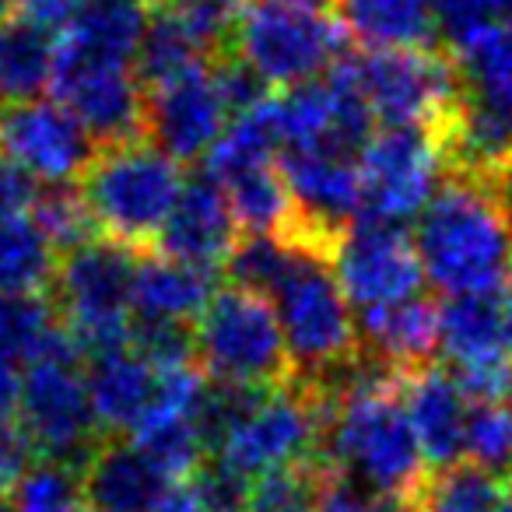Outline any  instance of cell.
Returning <instances> with one entry per match:
<instances>
[{
	"label": "cell",
	"mask_w": 512,
	"mask_h": 512,
	"mask_svg": "<svg viewBox=\"0 0 512 512\" xmlns=\"http://www.w3.org/2000/svg\"><path fill=\"white\" fill-rule=\"evenodd\" d=\"M36 446L22 421H0V491H15L22 477L36 467Z\"/></svg>",
	"instance_id": "obj_38"
},
{
	"label": "cell",
	"mask_w": 512,
	"mask_h": 512,
	"mask_svg": "<svg viewBox=\"0 0 512 512\" xmlns=\"http://www.w3.org/2000/svg\"><path fill=\"white\" fill-rule=\"evenodd\" d=\"M81 502V470L53 460L36 463L15 488L18 512H78Z\"/></svg>",
	"instance_id": "obj_36"
},
{
	"label": "cell",
	"mask_w": 512,
	"mask_h": 512,
	"mask_svg": "<svg viewBox=\"0 0 512 512\" xmlns=\"http://www.w3.org/2000/svg\"><path fill=\"white\" fill-rule=\"evenodd\" d=\"M151 512H207V509H204V498H200L197 484H193V477H190V481H172Z\"/></svg>",
	"instance_id": "obj_42"
},
{
	"label": "cell",
	"mask_w": 512,
	"mask_h": 512,
	"mask_svg": "<svg viewBox=\"0 0 512 512\" xmlns=\"http://www.w3.org/2000/svg\"><path fill=\"white\" fill-rule=\"evenodd\" d=\"M22 404V376H18V365L0 362V421H11Z\"/></svg>",
	"instance_id": "obj_43"
},
{
	"label": "cell",
	"mask_w": 512,
	"mask_h": 512,
	"mask_svg": "<svg viewBox=\"0 0 512 512\" xmlns=\"http://www.w3.org/2000/svg\"><path fill=\"white\" fill-rule=\"evenodd\" d=\"M158 390V369L134 348L88 362V397L102 435H123L144 421Z\"/></svg>",
	"instance_id": "obj_19"
},
{
	"label": "cell",
	"mask_w": 512,
	"mask_h": 512,
	"mask_svg": "<svg viewBox=\"0 0 512 512\" xmlns=\"http://www.w3.org/2000/svg\"><path fill=\"white\" fill-rule=\"evenodd\" d=\"M218 50L190 25V18L172 4H148V29L137 50V78L144 92L162 88L200 67H211Z\"/></svg>",
	"instance_id": "obj_22"
},
{
	"label": "cell",
	"mask_w": 512,
	"mask_h": 512,
	"mask_svg": "<svg viewBox=\"0 0 512 512\" xmlns=\"http://www.w3.org/2000/svg\"><path fill=\"white\" fill-rule=\"evenodd\" d=\"M242 239V228L235 221V211L228 204L225 186L211 172H193L165 221L162 235L155 242V253L169 260H183L193 267L218 271L225 267L228 253Z\"/></svg>",
	"instance_id": "obj_13"
},
{
	"label": "cell",
	"mask_w": 512,
	"mask_h": 512,
	"mask_svg": "<svg viewBox=\"0 0 512 512\" xmlns=\"http://www.w3.org/2000/svg\"><path fill=\"white\" fill-rule=\"evenodd\" d=\"M197 365L207 379L288 390L299 379L274 299L239 285H221L200 313Z\"/></svg>",
	"instance_id": "obj_3"
},
{
	"label": "cell",
	"mask_w": 512,
	"mask_h": 512,
	"mask_svg": "<svg viewBox=\"0 0 512 512\" xmlns=\"http://www.w3.org/2000/svg\"><path fill=\"white\" fill-rule=\"evenodd\" d=\"M404 400L411 414L414 435L425 453V463L432 470L460 463L467 453V404L463 390L456 386L453 372L442 362L421 365L407 372L404 379Z\"/></svg>",
	"instance_id": "obj_15"
},
{
	"label": "cell",
	"mask_w": 512,
	"mask_h": 512,
	"mask_svg": "<svg viewBox=\"0 0 512 512\" xmlns=\"http://www.w3.org/2000/svg\"><path fill=\"white\" fill-rule=\"evenodd\" d=\"M362 172V221L404 225L421 214L439 190V148L421 127H383L358 155Z\"/></svg>",
	"instance_id": "obj_8"
},
{
	"label": "cell",
	"mask_w": 512,
	"mask_h": 512,
	"mask_svg": "<svg viewBox=\"0 0 512 512\" xmlns=\"http://www.w3.org/2000/svg\"><path fill=\"white\" fill-rule=\"evenodd\" d=\"M148 4H186V0H148ZM211 4H228V8H242L246 0H211Z\"/></svg>",
	"instance_id": "obj_45"
},
{
	"label": "cell",
	"mask_w": 512,
	"mask_h": 512,
	"mask_svg": "<svg viewBox=\"0 0 512 512\" xmlns=\"http://www.w3.org/2000/svg\"><path fill=\"white\" fill-rule=\"evenodd\" d=\"M0 99H4V78H0ZM0 109H4V106H0Z\"/></svg>",
	"instance_id": "obj_51"
},
{
	"label": "cell",
	"mask_w": 512,
	"mask_h": 512,
	"mask_svg": "<svg viewBox=\"0 0 512 512\" xmlns=\"http://www.w3.org/2000/svg\"><path fill=\"white\" fill-rule=\"evenodd\" d=\"M509 404H512V386H509Z\"/></svg>",
	"instance_id": "obj_52"
},
{
	"label": "cell",
	"mask_w": 512,
	"mask_h": 512,
	"mask_svg": "<svg viewBox=\"0 0 512 512\" xmlns=\"http://www.w3.org/2000/svg\"><path fill=\"white\" fill-rule=\"evenodd\" d=\"M509 288H512V278H509Z\"/></svg>",
	"instance_id": "obj_53"
},
{
	"label": "cell",
	"mask_w": 512,
	"mask_h": 512,
	"mask_svg": "<svg viewBox=\"0 0 512 512\" xmlns=\"http://www.w3.org/2000/svg\"><path fill=\"white\" fill-rule=\"evenodd\" d=\"M302 4H313V8H320V11H330V8H334V0H302Z\"/></svg>",
	"instance_id": "obj_48"
},
{
	"label": "cell",
	"mask_w": 512,
	"mask_h": 512,
	"mask_svg": "<svg viewBox=\"0 0 512 512\" xmlns=\"http://www.w3.org/2000/svg\"><path fill=\"white\" fill-rule=\"evenodd\" d=\"M376 120L383 127L439 130L467 102L470 81L449 46L428 50H365L355 57Z\"/></svg>",
	"instance_id": "obj_6"
},
{
	"label": "cell",
	"mask_w": 512,
	"mask_h": 512,
	"mask_svg": "<svg viewBox=\"0 0 512 512\" xmlns=\"http://www.w3.org/2000/svg\"><path fill=\"white\" fill-rule=\"evenodd\" d=\"M414 246L428 281L449 295H498L512 278V197L460 176H442Z\"/></svg>",
	"instance_id": "obj_1"
},
{
	"label": "cell",
	"mask_w": 512,
	"mask_h": 512,
	"mask_svg": "<svg viewBox=\"0 0 512 512\" xmlns=\"http://www.w3.org/2000/svg\"><path fill=\"white\" fill-rule=\"evenodd\" d=\"M491 22H512V0H481Z\"/></svg>",
	"instance_id": "obj_44"
},
{
	"label": "cell",
	"mask_w": 512,
	"mask_h": 512,
	"mask_svg": "<svg viewBox=\"0 0 512 512\" xmlns=\"http://www.w3.org/2000/svg\"><path fill=\"white\" fill-rule=\"evenodd\" d=\"M505 330H509V348H512V299L505 302Z\"/></svg>",
	"instance_id": "obj_47"
},
{
	"label": "cell",
	"mask_w": 512,
	"mask_h": 512,
	"mask_svg": "<svg viewBox=\"0 0 512 512\" xmlns=\"http://www.w3.org/2000/svg\"><path fill=\"white\" fill-rule=\"evenodd\" d=\"M18 421L29 432L39 460L67 463L74 470L85 467L102 439L81 365L32 362L22 379Z\"/></svg>",
	"instance_id": "obj_7"
},
{
	"label": "cell",
	"mask_w": 512,
	"mask_h": 512,
	"mask_svg": "<svg viewBox=\"0 0 512 512\" xmlns=\"http://www.w3.org/2000/svg\"><path fill=\"white\" fill-rule=\"evenodd\" d=\"M498 512H512V491L509 488H505V502H502V509H498Z\"/></svg>",
	"instance_id": "obj_49"
},
{
	"label": "cell",
	"mask_w": 512,
	"mask_h": 512,
	"mask_svg": "<svg viewBox=\"0 0 512 512\" xmlns=\"http://www.w3.org/2000/svg\"><path fill=\"white\" fill-rule=\"evenodd\" d=\"M134 442L148 463L165 477V481H190L200 467L207 463V449L200 442L193 418H162V421H144L134 432Z\"/></svg>",
	"instance_id": "obj_27"
},
{
	"label": "cell",
	"mask_w": 512,
	"mask_h": 512,
	"mask_svg": "<svg viewBox=\"0 0 512 512\" xmlns=\"http://www.w3.org/2000/svg\"><path fill=\"white\" fill-rule=\"evenodd\" d=\"M274 390H260V386H242L228 383V379H207L200 400L193 407V428H197L200 442H204L207 456H214L225 439L264 404Z\"/></svg>",
	"instance_id": "obj_29"
},
{
	"label": "cell",
	"mask_w": 512,
	"mask_h": 512,
	"mask_svg": "<svg viewBox=\"0 0 512 512\" xmlns=\"http://www.w3.org/2000/svg\"><path fill=\"white\" fill-rule=\"evenodd\" d=\"M57 323L60 313L50 295L0 292V362L29 365Z\"/></svg>",
	"instance_id": "obj_28"
},
{
	"label": "cell",
	"mask_w": 512,
	"mask_h": 512,
	"mask_svg": "<svg viewBox=\"0 0 512 512\" xmlns=\"http://www.w3.org/2000/svg\"><path fill=\"white\" fill-rule=\"evenodd\" d=\"M442 351L449 369H484L509 365V330L505 302L498 295H453L442 306Z\"/></svg>",
	"instance_id": "obj_20"
},
{
	"label": "cell",
	"mask_w": 512,
	"mask_h": 512,
	"mask_svg": "<svg viewBox=\"0 0 512 512\" xmlns=\"http://www.w3.org/2000/svg\"><path fill=\"white\" fill-rule=\"evenodd\" d=\"M50 95L99 148L148 141V92L130 67H88L50 81Z\"/></svg>",
	"instance_id": "obj_11"
},
{
	"label": "cell",
	"mask_w": 512,
	"mask_h": 512,
	"mask_svg": "<svg viewBox=\"0 0 512 512\" xmlns=\"http://www.w3.org/2000/svg\"><path fill=\"white\" fill-rule=\"evenodd\" d=\"M505 502V477L474 460L428 470L411 512H498Z\"/></svg>",
	"instance_id": "obj_24"
},
{
	"label": "cell",
	"mask_w": 512,
	"mask_h": 512,
	"mask_svg": "<svg viewBox=\"0 0 512 512\" xmlns=\"http://www.w3.org/2000/svg\"><path fill=\"white\" fill-rule=\"evenodd\" d=\"M330 267L334 264L295 249L285 281L271 295L299 376L330 379L362 358V337H358V320L351 316V299Z\"/></svg>",
	"instance_id": "obj_5"
},
{
	"label": "cell",
	"mask_w": 512,
	"mask_h": 512,
	"mask_svg": "<svg viewBox=\"0 0 512 512\" xmlns=\"http://www.w3.org/2000/svg\"><path fill=\"white\" fill-rule=\"evenodd\" d=\"M60 253L50 246L36 221L8 218L0 221V292L50 295L57 281Z\"/></svg>",
	"instance_id": "obj_25"
},
{
	"label": "cell",
	"mask_w": 512,
	"mask_h": 512,
	"mask_svg": "<svg viewBox=\"0 0 512 512\" xmlns=\"http://www.w3.org/2000/svg\"><path fill=\"white\" fill-rule=\"evenodd\" d=\"M0 512H18L15 491H0Z\"/></svg>",
	"instance_id": "obj_46"
},
{
	"label": "cell",
	"mask_w": 512,
	"mask_h": 512,
	"mask_svg": "<svg viewBox=\"0 0 512 512\" xmlns=\"http://www.w3.org/2000/svg\"><path fill=\"white\" fill-rule=\"evenodd\" d=\"M53 57H57V39L53 32L11 18L0 25V78L11 99H39L53 81Z\"/></svg>",
	"instance_id": "obj_26"
},
{
	"label": "cell",
	"mask_w": 512,
	"mask_h": 512,
	"mask_svg": "<svg viewBox=\"0 0 512 512\" xmlns=\"http://www.w3.org/2000/svg\"><path fill=\"white\" fill-rule=\"evenodd\" d=\"M228 193V204L235 211L242 232L256 235H274L285 242L295 225V197L288 190L285 176H281L278 162L253 165L235 176L221 179Z\"/></svg>",
	"instance_id": "obj_23"
},
{
	"label": "cell",
	"mask_w": 512,
	"mask_h": 512,
	"mask_svg": "<svg viewBox=\"0 0 512 512\" xmlns=\"http://www.w3.org/2000/svg\"><path fill=\"white\" fill-rule=\"evenodd\" d=\"M292 260H295V249L285 246L281 239H274V235L242 232V239L235 242V249L225 260L228 285L249 288V292H260L271 299L281 281H285Z\"/></svg>",
	"instance_id": "obj_31"
},
{
	"label": "cell",
	"mask_w": 512,
	"mask_h": 512,
	"mask_svg": "<svg viewBox=\"0 0 512 512\" xmlns=\"http://www.w3.org/2000/svg\"><path fill=\"white\" fill-rule=\"evenodd\" d=\"M225 120L228 113L211 67H200L148 92V141L179 165L211 155L218 137L225 134Z\"/></svg>",
	"instance_id": "obj_12"
},
{
	"label": "cell",
	"mask_w": 512,
	"mask_h": 512,
	"mask_svg": "<svg viewBox=\"0 0 512 512\" xmlns=\"http://www.w3.org/2000/svg\"><path fill=\"white\" fill-rule=\"evenodd\" d=\"M316 512H411V502L390 495V491L372 488L369 481H362L358 474L337 467L323 456Z\"/></svg>",
	"instance_id": "obj_34"
},
{
	"label": "cell",
	"mask_w": 512,
	"mask_h": 512,
	"mask_svg": "<svg viewBox=\"0 0 512 512\" xmlns=\"http://www.w3.org/2000/svg\"><path fill=\"white\" fill-rule=\"evenodd\" d=\"M36 225L43 228V235L50 239V246L60 256L74 253V249L88 246L92 239H99V225L95 214L88 207L85 193L78 183H50L36 197Z\"/></svg>",
	"instance_id": "obj_30"
},
{
	"label": "cell",
	"mask_w": 512,
	"mask_h": 512,
	"mask_svg": "<svg viewBox=\"0 0 512 512\" xmlns=\"http://www.w3.org/2000/svg\"><path fill=\"white\" fill-rule=\"evenodd\" d=\"M130 348L151 362L155 369H176V365H197V327L183 320H155V316H134L130 327Z\"/></svg>",
	"instance_id": "obj_35"
},
{
	"label": "cell",
	"mask_w": 512,
	"mask_h": 512,
	"mask_svg": "<svg viewBox=\"0 0 512 512\" xmlns=\"http://www.w3.org/2000/svg\"><path fill=\"white\" fill-rule=\"evenodd\" d=\"M337 281L351 306L372 309L421 295L425 288V260L404 225L383 221H355L351 235L337 253Z\"/></svg>",
	"instance_id": "obj_10"
},
{
	"label": "cell",
	"mask_w": 512,
	"mask_h": 512,
	"mask_svg": "<svg viewBox=\"0 0 512 512\" xmlns=\"http://www.w3.org/2000/svg\"><path fill=\"white\" fill-rule=\"evenodd\" d=\"M148 29V0H85L81 15L57 36L53 78L88 67H130Z\"/></svg>",
	"instance_id": "obj_14"
},
{
	"label": "cell",
	"mask_w": 512,
	"mask_h": 512,
	"mask_svg": "<svg viewBox=\"0 0 512 512\" xmlns=\"http://www.w3.org/2000/svg\"><path fill=\"white\" fill-rule=\"evenodd\" d=\"M214 281H218V274L207 271V267L169 260L162 253H144L137 260L134 316L197 323L211 295L218 292Z\"/></svg>",
	"instance_id": "obj_21"
},
{
	"label": "cell",
	"mask_w": 512,
	"mask_h": 512,
	"mask_svg": "<svg viewBox=\"0 0 512 512\" xmlns=\"http://www.w3.org/2000/svg\"><path fill=\"white\" fill-rule=\"evenodd\" d=\"M36 197H39V190H36L32 172L0 155V221L22 218L25 211L36 207Z\"/></svg>",
	"instance_id": "obj_40"
},
{
	"label": "cell",
	"mask_w": 512,
	"mask_h": 512,
	"mask_svg": "<svg viewBox=\"0 0 512 512\" xmlns=\"http://www.w3.org/2000/svg\"><path fill=\"white\" fill-rule=\"evenodd\" d=\"M358 337L362 351L397 365L400 372H414L439 362L442 306L432 295H411L390 306L358 309Z\"/></svg>",
	"instance_id": "obj_16"
},
{
	"label": "cell",
	"mask_w": 512,
	"mask_h": 512,
	"mask_svg": "<svg viewBox=\"0 0 512 512\" xmlns=\"http://www.w3.org/2000/svg\"><path fill=\"white\" fill-rule=\"evenodd\" d=\"M78 512H102V509H95V505H88V502H81V509Z\"/></svg>",
	"instance_id": "obj_50"
},
{
	"label": "cell",
	"mask_w": 512,
	"mask_h": 512,
	"mask_svg": "<svg viewBox=\"0 0 512 512\" xmlns=\"http://www.w3.org/2000/svg\"><path fill=\"white\" fill-rule=\"evenodd\" d=\"M99 235L134 249L155 253V242L183 193V165L158 144H109L99 148L85 176L78 179Z\"/></svg>",
	"instance_id": "obj_2"
},
{
	"label": "cell",
	"mask_w": 512,
	"mask_h": 512,
	"mask_svg": "<svg viewBox=\"0 0 512 512\" xmlns=\"http://www.w3.org/2000/svg\"><path fill=\"white\" fill-rule=\"evenodd\" d=\"M467 460L495 470V474H512V404L491 400V404H474L467 414Z\"/></svg>",
	"instance_id": "obj_33"
},
{
	"label": "cell",
	"mask_w": 512,
	"mask_h": 512,
	"mask_svg": "<svg viewBox=\"0 0 512 512\" xmlns=\"http://www.w3.org/2000/svg\"><path fill=\"white\" fill-rule=\"evenodd\" d=\"M330 15L365 50H428L442 43L432 0H334Z\"/></svg>",
	"instance_id": "obj_18"
},
{
	"label": "cell",
	"mask_w": 512,
	"mask_h": 512,
	"mask_svg": "<svg viewBox=\"0 0 512 512\" xmlns=\"http://www.w3.org/2000/svg\"><path fill=\"white\" fill-rule=\"evenodd\" d=\"M323 456L260 474L249 488L246 512H316Z\"/></svg>",
	"instance_id": "obj_32"
},
{
	"label": "cell",
	"mask_w": 512,
	"mask_h": 512,
	"mask_svg": "<svg viewBox=\"0 0 512 512\" xmlns=\"http://www.w3.org/2000/svg\"><path fill=\"white\" fill-rule=\"evenodd\" d=\"M435 22H439L442 43L449 50L467 43L474 32H481L491 22L488 11L481 8V0H432Z\"/></svg>",
	"instance_id": "obj_39"
},
{
	"label": "cell",
	"mask_w": 512,
	"mask_h": 512,
	"mask_svg": "<svg viewBox=\"0 0 512 512\" xmlns=\"http://www.w3.org/2000/svg\"><path fill=\"white\" fill-rule=\"evenodd\" d=\"M211 74H214V85H218L221 102H225V113L232 116V120H239V116L253 113L256 106H264V102L274 99L271 81L256 71L253 64H246L242 57H235L232 50L221 53V57L214 60Z\"/></svg>",
	"instance_id": "obj_37"
},
{
	"label": "cell",
	"mask_w": 512,
	"mask_h": 512,
	"mask_svg": "<svg viewBox=\"0 0 512 512\" xmlns=\"http://www.w3.org/2000/svg\"><path fill=\"white\" fill-rule=\"evenodd\" d=\"M348 32L327 11L302 0H246L235 15L232 53L271 85H306L348 57Z\"/></svg>",
	"instance_id": "obj_4"
},
{
	"label": "cell",
	"mask_w": 512,
	"mask_h": 512,
	"mask_svg": "<svg viewBox=\"0 0 512 512\" xmlns=\"http://www.w3.org/2000/svg\"><path fill=\"white\" fill-rule=\"evenodd\" d=\"M81 8H85V0H22L18 18H25V22L60 36V32L81 15Z\"/></svg>",
	"instance_id": "obj_41"
},
{
	"label": "cell",
	"mask_w": 512,
	"mask_h": 512,
	"mask_svg": "<svg viewBox=\"0 0 512 512\" xmlns=\"http://www.w3.org/2000/svg\"><path fill=\"white\" fill-rule=\"evenodd\" d=\"M95 151L99 144L57 99H11L0 109V155L46 183H78Z\"/></svg>",
	"instance_id": "obj_9"
},
{
	"label": "cell",
	"mask_w": 512,
	"mask_h": 512,
	"mask_svg": "<svg viewBox=\"0 0 512 512\" xmlns=\"http://www.w3.org/2000/svg\"><path fill=\"white\" fill-rule=\"evenodd\" d=\"M165 488L169 481L123 435H102L81 467V495L102 512H151Z\"/></svg>",
	"instance_id": "obj_17"
}]
</instances>
